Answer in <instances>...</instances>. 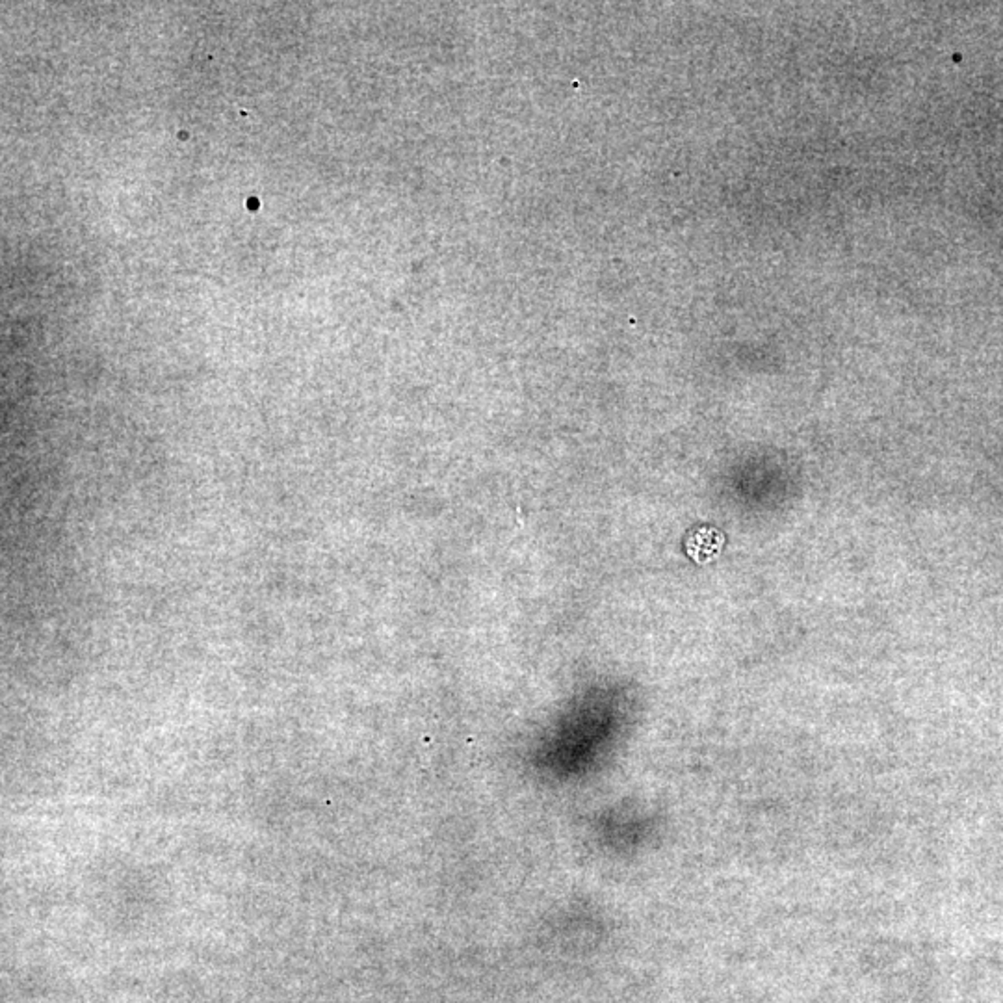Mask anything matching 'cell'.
Instances as JSON below:
<instances>
[{"mask_svg": "<svg viewBox=\"0 0 1003 1003\" xmlns=\"http://www.w3.org/2000/svg\"><path fill=\"white\" fill-rule=\"evenodd\" d=\"M713 538H717L715 531H699V534H695V543H689V554L699 561H703V557L715 556V552L721 548V539L713 541Z\"/></svg>", "mask_w": 1003, "mask_h": 1003, "instance_id": "1", "label": "cell"}]
</instances>
